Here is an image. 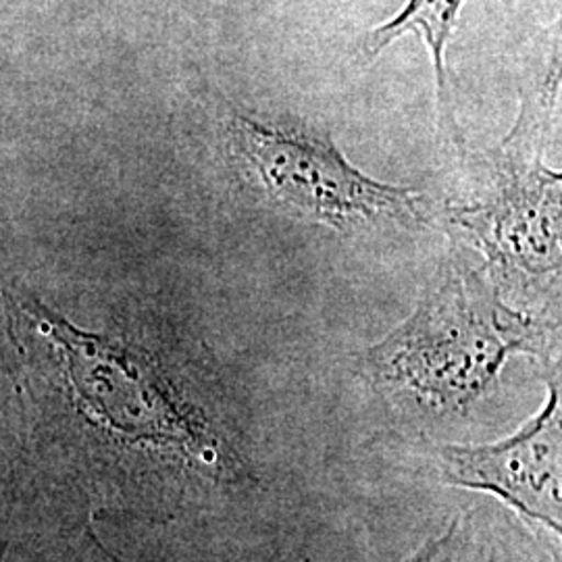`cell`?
Masks as SVG:
<instances>
[{"instance_id":"obj_4","label":"cell","mask_w":562,"mask_h":562,"mask_svg":"<svg viewBox=\"0 0 562 562\" xmlns=\"http://www.w3.org/2000/svg\"><path fill=\"white\" fill-rule=\"evenodd\" d=\"M65 357L81 411L117 442L157 452L209 480H238L240 450L206 411L181 396L153 357L109 336L42 315Z\"/></svg>"},{"instance_id":"obj_2","label":"cell","mask_w":562,"mask_h":562,"mask_svg":"<svg viewBox=\"0 0 562 562\" xmlns=\"http://www.w3.org/2000/svg\"><path fill=\"white\" fill-rule=\"evenodd\" d=\"M559 57L519 92V111L503 142L480 161L469 199L448 202V225L482 252L483 271L501 290L561 283L562 178L546 165L559 123Z\"/></svg>"},{"instance_id":"obj_5","label":"cell","mask_w":562,"mask_h":562,"mask_svg":"<svg viewBox=\"0 0 562 562\" xmlns=\"http://www.w3.org/2000/svg\"><path fill=\"white\" fill-rule=\"evenodd\" d=\"M561 378L548 385L540 413L513 436L482 446L448 443L438 452L443 482L487 492L529 521L561 536Z\"/></svg>"},{"instance_id":"obj_6","label":"cell","mask_w":562,"mask_h":562,"mask_svg":"<svg viewBox=\"0 0 562 562\" xmlns=\"http://www.w3.org/2000/svg\"><path fill=\"white\" fill-rule=\"evenodd\" d=\"M464 0H408L406 9L398 18L385 23L382 27L373 30L367 38V55L375 57L387 44L404 36L406 32L419 34L434 60V74H436V94L440 102V113L443 127L450 132V136L462 148L461 127L454 120V109L448 97V74H446V46L452 38V32L457 27V20L461 13ZM513 2V0H510Z\"/></svg>"},{"instance_id":"obj_8","label":"cell","mask_w":562,"mask_h":562,"mask_svg":"<svg viewBox=\"0 0 562 562\" xmlns=\"http://www.w3.org/2000/svg\"><path fill=\"white\" fill-rule=\"evenodd\" d=\"M4 550H7V546L4 542H0V562L4 561Z\"/></svg>"},{"instance_id":"obj_1","label":"cell","mask_w":562,"mask_h":562,"mask_svg":"<svg viewBox=\"0 0 562 562\" xmlns=\"http://www.w3.org/2000/svg\"><path fill=\"white\" fill-rule=\"evenodd\" d=\"M540 323L504 302L485 271L450 246L415 311L364 355L369 378L434 415L469 411L513 355H546Z\"/></svg>"},{"instance_id":"obj_3","label":"cell","mask_w":562,"mask_h":562,"mask_svg":"<svg viewBox=\"0 0 562 562\" xmlns=\"http://www.w3.org/2000/svg\"><path fill=\"white\" fill-rule=\"evenodd\" d=\"M223 142L240 180L294 220L336 234L425 223L419 192L367 176L317 123L234 109L223 121Z\"/></svg>"},{"instance_id":"obj_7","label":"cell","mask_w":562,"mask_h":562,"mask_svg":"<svg viewBox=\"0 0 562 562\" xmlns=\"http://www.w3.org/2000/svg\"><path fill=\"white\" fill-rule=\"evenodd\" d=\"M457 527H459V521L454 519L452 525L446 529V533L425 542L422 550H417L406 562H454Z\"/></svg>"}]
</instances>
